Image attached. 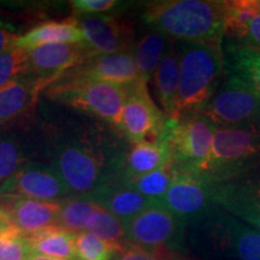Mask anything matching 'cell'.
Listing matches in <instances>:
<instances>
[{
	"mask_svg": "<svg viewBox=\"0 0 260 260\" xmlns=\"http://www.w3.org/2000/svg\"><path fill=\"white\" fill-rule=\"evenodd\" d=\"M142 18L152 29L176 41L222 45L225 5L210 0L152 2Z\"/></svg>",
	"mask_w": 260,
	"mask_h": 260,
	"instance_id": "obj_1",
	"label": "cell"
},
{
	"mask_svg": "<svg viewBox=\"0 0 260 260\" xmlns=\"http://www.w3.org/2000/svg\"><path fill=\"white\" fill-rule=\"evenodd\" d=\"M175 45L180 59L177 118L203 111L225 79V65L222 45L190 41H175Z\"/></svg>",
	"mask_w": 260,
	"mask_h": 260,
	"instance_id": "obj_2",
	"label": "cell"
},
{
	"mask_svg": "<svg viewBox=\"0 0 260 260\" xmlns=\"http://www.w3.org/2000/svg\"><path fill=\"white\" fill-rule=\"evenodd\" d=\"M260 174V132L216 128L206 169L201 177L212 183Z\"/></svg>",
	"mask_w": 260,
	"mask_h": 260,
	"instance_id": "obj_3",
	"label": "cell"
},
{
	"mask_svg": "<svg viewBox=\"0 0 260 260\" xmlns=\"http://www.w3.org/2000/svg\"><path fill=\"white\" fill-rule=\"evenodd\" d=\"M216 126L201 112L184 113L169 119L162 139L177 171L201 175L209 161Z\"/></svg>",
	"mask_w": 260,
	"mask_h": 260,
	"instance_id": "obj_4",
	"label": "cell"
},
{
	"mask_svg": "<svg viewBox=\"0 0 260 260\" xmlns=\"http://www.w3.org/2000/svg\"><path fill=\"white\" fill-rule=\"evenodd\" d=\"M53 168L71 193L77 195L93 194L109 182L121 177V172L107 165L100 149L82 141H68L58 146Z\"/></svg>",
	"mask_w": 260,
	"mask_h": 260,
	"instance_id": "obj_5",
	"label": "cell"
},
{
	"mask_svg": "<svg viewBox=\"0 0 260 260\" xmlns=\"http://www.w3.org/2000/svg\"><path fill=\"white\" fill-rule=\"evenodd\" d=\"M48 96L89 112L122 129L126 86L94 81L58 80L46 89Z\"/></svg>",
	"mask_w": 260,
	"mask_h": 260,
	"instance_id": "obj_6",
	"label": "cell"
},
{
	"mask_svg": "<svg viewBox=\"0 0 260 260\" xmlns=\"http://www.w3.org/2000/svg\"><path fill=\"white\" fill-rule=\"evenodd\" d=\"M201 113L216 128L260 132V94L243 80L225 74L218 92Z\"/></svg>",
	"mask_w": 260,
	"mask_h": 260,
	"instance_id": "obj_7",
	"label": "cell"
},
{
	"mask_svg": "<svg viewBox=\"0 0 260 260\" xmlns=\"http://www.w3.org/2000/svg\"><path fill=\"white\" fill-rule=\"evenodd\" d=\"M200 225L218 254L233 260H260V232L220 207Z\"/></svg>",
	"mask_w": 260,
	"mask_h": 260,
	"instance_id": "obj_8",
	"label": "cell"
},
{
	"mask_svg": "<svg viewBox=\"0 0 260 260\" xmlns=\"http://www.w3.org/2000/svg\"><path fill=\"white\" fill-rule=\"evenodd\" d=\"M160 204L184 224L197 225L218 209L213 199L211 182L199 175L177 170Z\"/></svg>",
	"mask_w": 260,
	"mask_h": 260,
	"instance_id": "obj_9",
	"label": "cell"
},
{
	"mask_svg": "<svg viewBox=\"0 0 260 260\" xmlns=\"http://www.w3.org/2000/svg\"><path fill=\"white\" fill-rule=\"evenodd\" d=\"M147 84L140 79L126 86L122 132L132 142L159 141L167 126L168 117L152 100Z\"/></svg>",
	"mask_w": 260,
	"mask_h": 260,
	"instance_id": "obj_10",
	"label": "cell"
},
{
	"mask_svg": "<svg viewBox=\"0 0 260 260\" xmlns=\"http://www.w3.org/2000/svg\"><path fill=\"white\" fill-rule=\"evenodd\" d=\"M123 225L129 242L151 249L175 251L180 245L186 224L160 203H155Z\"/></svg>",
	"mask_w": 260,
	"mask_h": 260,
	"instance_id": "obj_11",
	"label": "cell"
},
{
	"mask_svg": "<svg viewBox=\"0 0 260 260\" xmlns=\"http://www.w3.org/2000/svg\"><path fill=\"white\" fill-rule=\"evenodd\" d=\"M71 191L53 167L38 162L25 164L0 184V195L40 201H60Z\"/></svg>",
	"mask_w": 260,
	"mask_h": 260,
	"instance_id": "obj_12",
	"label": "cell"
},
{
	"mask_svg": "<svg viewBox=\"0 0 260 260\" xmlns=\"http://www.w3.org/2000/svg\"><path fill=\"white\" fill-rule=\"evenodd\" d=\"M79 24L95 56L134 51V30L128 22L106 15H82Z\"/></svg>",
	"mask_w": 260,
	"mask_h": 260,
	"instance_id": "obj_13",
	"label": "cell"
},
{
	"mask_svg": "<svg viewBox=\"0 0 260 260\" xmlns=\"http://www.w3.org/2000/svg\"><path fill=\"white\" fill-rule=\"evenodd\" d=\"M95 57L86 42L46 45L29 51V71L38 76L47 88L68 71Z\"/></svg>",
	"mask_w": 260,
	"mask_h": 260,
	"instance_id": "obj_14",
	"label": "cell"
},
{
	"mask_svg": "<svg viewBox=\"0 0 260 260\" xmlns=\"http://www.w3.org/2000/svg\"><path fill=\"white\" fill-rule=\"evenodd\" d=\"M212 191L217 206L260 232V174L212 183Z\"/></svg>",
	"mask_w": 260,
	"mask_h": 260,
	"instance_id": "obj_15",
	"label": "cell"
},
{
	"mask_svg": "<svg viewBox=\"0 0 260 260\" xmlns=\"http://www.w3.org/2000/svg\"><path fill=\"white\" fill-rule=\"evenodd\" d=\"M60 79L69 81H94V82L129 86V84L135 83L141 77H140L138 65H136L134 50L123 52V53L92 57L79 67L65 73Z\"/></svg>",
	"mask_w": 260,
	"mask_h": 260,
	"instance_id": "obj_16",
	"label": "cell"
},
{
	"mask_svg": "<svg viewBox=\"0 0 260 260\" xmlns=\"http://www.w3.org/2000/svg\"><path fill=\"white\" fill-rule=\"evenodd\" d=\"M0 209L8 213L14 225L29 236L48 226L58 225L60 203L0 195Z\"/></svg>",
	"mask_w": 260,
	"mask_h": 260,
	"instance_id": "obj_17",
	"label": "cell"
},
{
	"mask_svg": "<svg viewBox=\"0 0 260 260\" xmlns=\"http://www.w3.org/2000/svg\"><path fill=\"white\" fill-rule=\"evenodd\" d=\"M87 197L100 207L116 216L122 223L128 222L136 214L157 203L130 188L121 177L109 182Z\"/></svg>",
	"mask_w": 260,
	"mask_h": 260,
	"instance_id": "obj_18",
	"label": "cell"
},
{
	"mask_svg": "<svg viewBox=\"0 0 260 260\" xmlns=\"http://www.w3.org/2000/svg\"><path fill=\"white\" fill-rule=\"evenodd\" d=\"M224 39L248 45L260 51V14L255 0L224 2Z\"/></svg>",
	"mask_w": 260,
	"mask_h": 260,
	"instance_id": "obj_19",
	"label": "cell"
},
{
	"mask_svg": "<svg viewBox=\"0 0 260 260\" xmlns=\"http://www.w3.org/2000/svg\"><path fill=\"white\" fill-rule=\"evenodd\" d=\"M47 86L30 71L0 89V125L29 111Z\"/></svg>",
	"mask_w": 260,
	"mask_h": 260,
	"instance_id": "obj_20",
	"label": "cell"
},
{
	"mask_svg": "<svg viewBox=\"0 0 260 260\" xmlns=\"http://www.w3.org/2000/svg\"><path fill=\"white\" fill-rule=\"evenodd\" d=\"M86 42L84 34L77 17H69L63 21L45 22L21 35L17 47L31 51L46 45L81 44Z\"/></svg>",
	"mask_w": 260,
	"mask_h": 260,
	"instance_id": "obj_21",
	"label": "cell"
},
{
	"mask_svg": "<svg viewBox=\"0 0 260 260\" xmlns=\"http://www.w3.org/2000/svg\"><path fill=\"white\" fill-rule=\"evenodd\" d=\"M154 92L162 112L169 119L176 118L178 86H180V59L175 42L169 44L164 57L155 70Z\"/></svg>",
	"mask_w": 260,
	"mask_h": 260,
	"instance_id": "obj_22",
	"label": "cell"
},
{
	"mask_svg": "<svg viewBox=\"0 0 260 260\" xmlns=\"http://www.w3.org/2000/svg\"><path fill=\"white\" fill-rule=\"evenodd\" d=\"M168 161H170V151L162 138L153 142H133L129 152L123 159L121 178L132 180L142 176L164 167Z\"/></svg>",
	"mask_w": 260,
	"mask_h": 260,
	"instance_id": "obj_23",
	"label": "cell"
},
{
	"mask_svg": "<svg viewBox=\"0 0 260 260\" xmlns=\"http://www.w3.org/2000/svg\"><path fill=\"white\" fill-rule=\"evenodd\" d=\"M222 50L225 74L243 80L260 94V51L228 39H223Z\"/></svg>",
	"mask_w": 260,
	"mask_h": 260,
	"instance_id": "obj_24",
	"label": "cell"
},
{
	"mask_svg": "<svg viewBox=\"0 0 260 260\" xmlns=\"http://www.w3.org/2000/svg\"><path fill=\"white\" fill-rule=\"evenodd\" d=\"M32 253L58 259H77L75 249L76 234L59 225H52L27 236Z\"/></svg>",
	"mask_w": 260,
	"mask_h": 260,
	"instance_id": "obj_25",
	"label": "cell"
},
{
	"mask_svg": "<svg viewBox=\"0 0 260 260\" xmlns=\"http://www.w3.org/2000/svg\"><path fill=\"white\" fill-rule=\"evenodd\" d=\"M169 38L162 32L152 29L140 39L135 46V60L140 77L149 82L168 50Z\"/></svg>",
	"mask_w": 260,
	"mask_h": 260,
	"instance_id": "obj_26",
	"label": "cell"
},
{
	"mask_svg": "<svg viewBox=\"0 0 260 260\" xmlns=\"http://www.w3.org/2000/svg\"><path fill=\"white\" fill-rule=\"evenodd\" d=\"M60 211L58 225L74 234L86 230L87 222L94 212L100 209L98 204L90 200L87 195H74L60 200Z\"/></svg>",
	"mask_w": 260,
	"mask_h": 260,
	"instance_id": "obj_27",
	"label": "cell"
},
{
	"mask_svg": "<svg viewBox=\"0 0 260 260\" xmlns=\"http://www.w3.org/2000/svg\"><path fill=\"white\" fill-rule=\"evenodd\" d=\"M175 174H176V170L170 160L164 167L142 176L132 178V180H123V178L122 180L138 193L148 199L160 203L174 181Z\"/></svg>",
	"mask_w": 260,
	"mask_h": 260,
	"instance_id": "obj_28",
	"label": "cell"
},
{
	"mask_svg": "<svg viewBox=\"0 0 260 260\" xmlns=\"http://www.w3.org/2000/svg\"><path fill=\"white\" fill-rule=\"evenodd\" d=\"M86 232L92 233L103 239L104 241L109 242L110 245L115 247L117 252L121 251L129 242L123 223L103 207H100L89 217L86 225Z\"/></svg>",
	"mask_w": 260,
	"mask_h": 260,
	"instance_id": "obj_29",
	"label": "cell"
},
{
	"mask_svg": "<svg viewBox=\"0 0 260 260\" xmlns=\"http://www.w3.org/2000/svg\"><path fill=\"white\" fill-rule=\"evenodd\" d=\"M31 249L28 237L14 224L0 229V260H27Z\"/></svg>",
	"mask_w": 260,
	"mask_h": 260,
	"instance_id": "obj_30",
	"label": "cell"
},
{
	"mask_svg": "<svg viewBox=\"0 0 260 260\" xmlns=\"http://www.w3.org/2000/svg\"><path fill=\"white\" fill-rule=\"evenodd\" d=\"M75 249L79 260H112L117 253L112 245L86 230L76 234Z\"/></svg>",
	"mask_w": 260,
	"mask_h": 260,
	"instance_id": "obj_31",
	"label": "cell"
},
{
	"mask_svg": "<svg viewBox=\"0 0 260 260\" xmlns=\"http://www.w3.org/2000/svg\"><path fill=\"white\" fill-rule=\"evenodd\" d=\"M29 73V51L16 47L0 53V89Z\"/></svg>",
	"mask_w": 260,
	"mask_h": 260,
	"instance_id": "obj_32",
	"label": "cell"
},
{
	"mask_svg": "<svg viewBox=\"0 0 260 260\" xmlns=\"http://www.w3.org/2000/svg\"><path fill=\"white\" fill-rule=\"evenodd\" d=\"M25 155L15 138L0 135V184L24 167Z\"/></svg>",
	"mask_w": 260,
	"mask_h": 260,
	"instance_id": "obj_33",
	"label": "cell"
},
{
	"mask_svg": "<svg viewBox=\"0 0 260 260\" xmlns=\"http://www.w3.org/2000/svg\"><path fill=\"white\" fill-rule=\"evenodd\" d=\"M172 252L167 248L151 249L128 242L112 260H168Z\"/></svg>",
	"mask_w": 260,
	"mask_h": 260,
	"instance_id": "obj_34",
	"label": "cell"
},
{
	"mask_svg": "<svg viewBox=\"0 0 260 260\" xmlns=\"http://www.w3.org/2000/svg\"><path fill=\"white\" fill-rule=\"evenodd\" d=\"M117 2L115 0H74L70 2L71 8L77 15H95L106 12L115 8Z\"/></svg>",
	"mask_w": 260,
	"mask_h": 260,
	"instance_id": "obj_35",
	"label": "cell"
},
{
	"mask_svg": "<svg viewBox=\"0 0 260 260\" xmlns=\"http://www.w3.org/2000/svg\"><path fill=\"white\" fill-rule=\"evenodd\" d=\"M19 38L21 35H18L14 28L0 22V53L17 47Z\"/></svg>",
	"mask_w": 260,
	"mask_h": 260,
	"instance_id": "obj_36",
	"label": "cell"
},
{
	"mask_svg": "<svg viewBox=\"0 0 260 260\" xmlns=\"http://www.w3.org/2000/svg\"><path fill=\"white\" fill-rule=\"evenodd\" d=\"M9 224H12L11 219L9 218L8 213H6L4 210L0 209V229H2V228L6 226V225H9Z\"/></svg>",
	"mask_w": 260,
	"mask_h": 260,
	"instance_id": "obj_37",
	"label": "cell"
},
{
	"mask_svg": "<svg viewBox=\"0 0 260 260\" xmlns=\"http://www.w3.org/2000/svg\"><path fill=\"white\" fill-rule=\"evenodd\" d=\"M27 260H69V259H58V258H50V256H45L37 254V253H30V255L28 256ZM73 260H79V259H73Z\"/></svg>",
	"mask_w": 260,
	"mask_h": 260,
	"instance_id": "obj_38",
	"label": "cell"
},
{
	"mask_svg": "<svg viewBox=\"0 0 260 260\" xmlns=\"http://www.w3.org/2000/svg\"><path fill=\"white\" fill-rule=\"evenodd\" d=\"M168 260H194V259L188 258V256H184V255H180V254H177V253L172 252Z\"/></svg>",
	"mask_w": 260,
	"mask_h": 260,
	"instance_id": "obj_39",
	"label": "cell"
},
{
	"mask_svg": "<svg viewBox=\"0 0 260 260\" xmlns=\"http://www.w3.org/2000/svg\"><path fill=\"white\" fill-rule=\"evenodd\" d=\"M255 5H256V9H258V11L260 14V0H255Z\"/></svg>",
	"mask_w": 260,
	"mask_h": 260,
	"instance_id": "obj_40",
	"label": "cell"
}]
</instances>
